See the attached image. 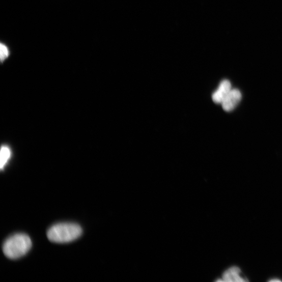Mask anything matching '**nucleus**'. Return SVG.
<instances>
[{
  "label": "nucleus",
  "instance_id": "obj_1",
  "mask_svg": "<svg viewBox=\"0 0 282 282\" xmlns=\"http://www.w3.org/2000/svg\"><path fill=\"white\" fill-rule=\"evenodd\" d=\"M82 229L75 223H59L52 226L47 232L49 240L55 243H67L77 239Z\"/></svg>",
  "mask_w": 282,
  "mask_h": 282
},
{
  "label": "nucleus",
  "instance_id": "obj_2",
  "mask_svg": "<svg viewBox=\"0 0 282 282\" xmlns=\"http://www.w3.org/2000/svg\"><path fill=\"white\" fill-rule=\"evenodd\" d=\"M32 246L30 237L25 234H16L9 237L3 246V251L7 257L16 259L25 256Z\"/></svg>",
  "mask_w": 282,
  "mask_h": 282
},
{
  "label": "nucleus",
  "instance_id": "obj_3",
  "mask_svg": "<svg viewBox=\"0 0 282 282\" xmlns=\"http://www.w3.org/2000/svg\"><path fill=\"white\" fill-rule=\"evenodd\" d=\"M241 93L238 89H232L224 99L221 105L225 111H231L237 106L241 99Z\"/></svg>",
  "mask_w": 282,
  "mask_h": 282
},
{
  "label": "nucleus",
  "instance_id": "obj_4",
  "mask_svg": "<svg viewBox=\"0 0 282 282\" xmlns=\"http://www.w3.org/2000/svg\"><path fill=\"white\" fill-rule=\"evenodd\" d=\"M229 80L225 79L221 81L216 91L212 94L213 101L216 104L222 103L224 99L232 90Z\"/></svg>",
  "mask_w": 282,
  "mask_h": 282
},
{
  "label": "nucleus",
  "instance_id": "obj_5",
  "mask_svg": "<svg viewBox=\"0 0 282 282\" xmlns=\"http://www.w3.org/2000/svg\"><path fill=\"white\" fill-rule=\"evenodd\" d=\"M240 269L237 267H233L227 270L223 275V281L245 282L248 281L240 275Z\"/></svg>",
  "mask_w": 282,
  "mask_h": 282
},
{
  "label": "nucleus",
  "instance_id": "obj_6",
  "mask_svg": "<svg viewBox=\"0 0 282 282\" xmlns=\"http://www.w3.org/2000/svg\"><path fill=\"white\" fill-rule=\"evenodd\" d=\"M10 151L8 148L4 147L1 153V168L3 169L6 165L10 157Z\"/></svg>",
  "mask_w": 282,
  "mask_h": 282
},
{
  "label": "nucleus",
  "instance_id": "obj_7",
  "mask_svg": "<svg viewBox=\"0 0 282 282\" xmlns=\"http://www.w3.org/2000/svg\"><path fill=\"white\" fill-rule=\"evenodd\" d=\"M0 51H1V60L3 62L8 57L9 52L6 46L3 44H1V47H0Z\"/></svg>",
  "mask_w": 282,
  "mask_h": 282
},
{
  "label": "nucleus",
  "instance_id": "obj_8",
  "mask_svg": "<svg viewBox=\"0 0 282 282\" xmlns=\"http://www.w3.org/2000/svg\"><path fill=\"white\" fill-rule=\"evenodd\" d=\"M269 281H270V282H279V281H281V280L278 279L274 278V279L270 280Z\"/></svg>",
  "mask_w": 282,
  "mask_h": 282
}]
</instances>
